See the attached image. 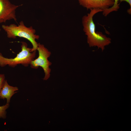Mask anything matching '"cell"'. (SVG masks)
<instances>
[{
  "label": "cell",
  "mask_w": 131,
  "mask_h": 131,
  "mask_svg": "<svg viewBox=\"0 0 131 131\" xmlns=\"http://www.w3.org/2000/svg\"><path fill=\"white\" fill-rule=\"evenodd\" d=\"M90 10L89 13L82 17L83 30L87 36V42L89 47H97L103 51L105 47L111 43V39L101 32L96 31L95 25L93 19L96 14L103 12V10L99 9Z\"/></svg>",
  "instance_id": "1"
},
{
  "label": "cell",
  "mask_w": 131,
  "mask_h": 131,
  "mask_svg": "<svg viewBox=\"0 0 131 131\" xmlns=\"http://www.w3.org/2000/svg\"><path fill=\"white\" fill-rule=\"evenodd\" d=\"M2 27L8 38L14 39L19 37L25 38L31 43L32 46V51L37 50L38 43L36 40L39 39V36L35 34L36 30L32 26L27 27L24 22L21 21L18 25L14 24L2 25Z\"/></svg>",
  "instance_id": "2"
},
{
  "label": "cell",
  "mask_w": 131,
  "mask_h": 131,
  "mask_svg": "<svg viewBox=\"0 0 131 131\" xmlns=\"http://www.w3.org/2000/svg\"><path fill=\"white\" fill-rule=\"evenodd\" d=\"M21 51L13 58H8L4 57L0 52V66L4 67L6 66L14 67L18 65L21 64L27 66L34 59L36 51H32V48L28 47L25 42H21Z\"/></svg>",
  "instance_id": "3"
},
{
  "label": "cell",
  "mask_w": 131,
  "mask_h": 131,
  "mask_svg": "<svg viewBox=\"0 0 131 131\" xmlns=\"http://www.w3.org/2000/svg\"><path fill=\"white\" fill-rule=\"evenodd\" d=\"M37 50L38 52V56L32 60L30 65L32 68L34 69L37 68L39 66L41 67L45 74L43 79L46 80L50 76L51 70L49 66L51 63L48 60V58L50 56L51 52L43 45L40 43H38Z\"/></svg>",
  "instance_id": "4"
},
{
  "label": "cell",
  "mask_w": 131,
  "mask_h": 131,
  "mask_svg": "<svg viewBox=\"0 0 131 131\" xmlns=\"http://www.w3.org/2000/svg\"><path fill=\"white\" fill-rule=\"evenodd\" d=\"M22 5L12 4L9 0H0V24L11 20L17 22L16 10Z\"/></svg>",
  "instance_id": "5"
},
{
  "label": "cell",
  "mask_w": 131,
  "mask_h": 131,
  "mask_svg": "<svg viewBox=\"0 0 131 131\" xmlns=\"http://www.w3.org/2000/svg\"><path fill=\"white\" fill-rule=\"evenodd\" d=\"M80 5L87 10L99 9L104 10L112 7L114 0H77Z\"/></svg>",
  "instance_id": "6"
},
{
  "label": "cell",
  "mask_w": 131,
  "mask_h": 131,
  "mask_svg": "<svg viewBox=\"0 0 131 131\" xmlns=\"http://www.w3.org/2000/svg\"><path fill=\"white\" fill-rule=\"evenodd\" d=\"M16 87H13L9 85L6 80L0 93V98L6 99V103L9 104L12 97L18 90Z\"/></svg>",
  "instance_id": "7"
},
{
  "label": "cell",
  "mask_w": 131,
  "mask_h": 131,
  "mask_svg": "<svg viewBox=\"0 0 131 131\" xmlns=\"http://www.w3.org/2000/svg\"><path fill=\"white\" fill-rule=\"evenodd\" d=\"M120 0H114L113 5L111 7L104 10L103 11V15L106 16L111 12L117 11L119 8L118 2Z\"/></svg>",
  "instance_id": "8"
},
{
  "label": "cell",
  "mask_w": 131,
  "mask_h": 131,
  "mask_svg": "<svg viewBox=\"0 0 131 131\" xmlns=\"http://www.w3.org/2000/svg\"><path fill=\"white\" fill-rule=\"evenodd\" d=\"M9 104H6L2 106H0V118L3 119L6 117V110L9 107Z\"/></svg>",
  "instance_id": "9"
},
{
  "label": "cell",
  "mask_w": 131,
  "mask_h": 131,
  "mask_svg": "<svg viewBox=\"0 0 131 131\" xmlns=\"http://www.w3.org/2000/svg\"><path fill=\"white\" fill-rule=\"evenodd\" d=\"M5 81L4 74H0V93Z\"/></svg>",
  "instance_id": "10"
},
{
  "label": "cell",
  "mask_w": 131,
  "mask_h": 131,
  "mask_svg": "<svg viewBox=\"0 0 131 131\" xmlns=\"http://www.w3.org/2000/svg\"><path fill=\"white\" fill-rule=\"evenodd\" d=\"M120 2L125 1L129 5L130 7V9H131V0H120L119 1Z\"/></svg>",
  "instance_id": "11"
},
{
  "label": "cell",
  "mask_w": 131,
  "mask_h": 131,
  "mask_svg": "<svg viewBox=\"0 0 131 131\" xmlns=\"http://www.w3.org/2000/svg\"><path fill=\"white\" fill-rule=\"evenodd\" d=\"M1 31V29L0 28V31Z\"/></svg>",
  "instance_id": "12"
}]
</instances>
